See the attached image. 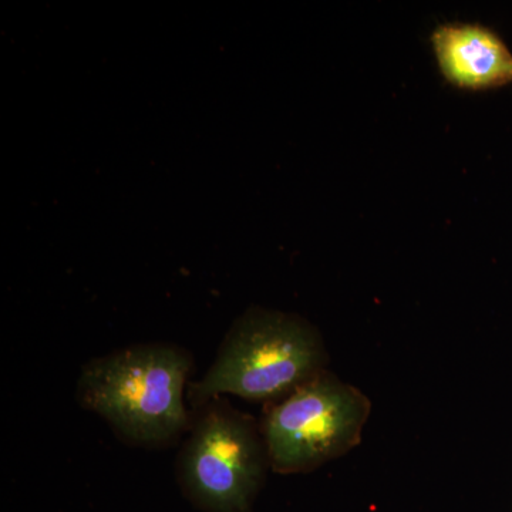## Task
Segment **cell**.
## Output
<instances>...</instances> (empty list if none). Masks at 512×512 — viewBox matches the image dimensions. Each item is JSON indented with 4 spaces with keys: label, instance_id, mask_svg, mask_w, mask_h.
Wrapping results in <instances>:
<instances>
[{
    "label": "cell",
    "instance_id": "obj_1",
    "mask_svg": "<svg viewBox=\"0 0 512 512\" xmlns=\"http://www.w3.org/2000/svg\"><path fill=\"white\" fill-rule=\"evenodd\" d=\"M192 369L190 350L167 342L138 343L84 363L76 400L128 446L171 447L190 429Z\"/></svg>",
    "mask_w": 512,
    "mask_h": 512
},
{
    "label": "cell",
    "instance_id": "obj_2",
    "mask_svg": "<svg viewBox=\"0 0 512 512\" xmlns=\"http://www.w3.org/2000/svg\"><path fill=\"white\" fill-rule=\"evenodd\" d=\"M328 352L308 320L251 306L229 328L214 363L188 386L191 409L227 394L275 403L326 370Z\"/></svg>",
    "mask_w": 512,
    "mask_h": 512
},
{
    "label": "cell",
    "instance_id": "obj_3",
    "mask_svg": "<svg viewBox=\"0 0 512 512\" xmlns=\"http://www.w3.org/2000/svg\"><path fill=\"white\" fill-rule=\"evenodd\" d=\"M191 410L177 458L185 498L202 512H251L269 467L261 429L225 397Z\"/></svg>",
    "mask_w": 512,
    "mask_h": 512
},
{
    "label": "cell",
    "instance_id": "obj_4",
    "mask_svg": "<svg viewBox=\"0 0 512 512\" xmlns=\"http://www.w3.org/2000/svg\"><path fill=\"white\" fill-rule=\"evenodd\" d=\"M370 413L362 390L322 370L266 407L261 431L269 468L305 474L345 456L362 441Z\"/></svg>",
    "mask_w": 512,
    "mask_h": 512
},
{
    "label": "cell",
    "instance_id": "obj_5",
    "mask_svg": "<svg viewBox=\"0 0 512 512\" xmlns=\"http://www.w3.org/2000/svg\"><path fill=\"white\" fill-rule=\"evenodd\" d=\"M437 63L448 83L483 92L512 83V53L493 30L477 23H446L431 36Z\"/></svg>",
    "mask_w": 512,
    "mask_h": 512
}]
</instances>
